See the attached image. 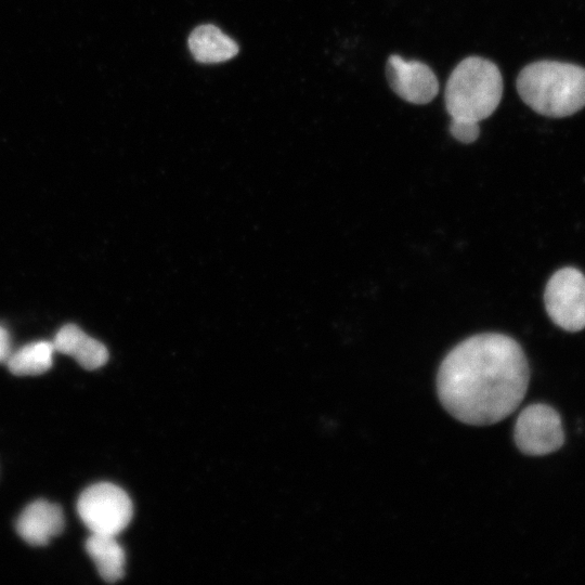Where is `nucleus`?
Returning a JSON list of instances; mask_svg holds the SVG:
<instances>
[{
	"label": "nucleus",
	"instance_id": "obj_1",
	"mask_svg": "<svg viewBox=\"0 0 585 585\" xmlns=\"http://www.w3.org/2000/svg\"><path fill=\"white\" fill-rule=\"evenodd\" d=\"M526 356L511 337L498 333L473 335L455 346L437 375L442 406L471 426L496 424L514 413L525 396Z\"/></svg>",
	"mask_w": 585,
	"mask_h": 585
},
{
	"label": "nucleus",
	"instance_id": "obj_2",
	"mask_svg": "<svg viewBox=\"0 0 585 585\" xmlns=\"http://www.w3.org/2000/svg\"><path fill=\"white\" fill-rule=\"evenodd\" d=\"M517 90L536 113L567 117L585 106V68L558 61H537L520 72Z\"/></svg>",
	"mask_w": 585,
	"mask_h": 585
},
{
	"label": "nucleus",
	"instance_id": "obj_3",
	"mask_svg": "<svg viewBox=\"0 0 585 585\" xmlns=\"http://www.w3.org/2000/svg\"><path fill=\"white\" fill-rule=\"evenodd\" d=\"M503 95L498 67L480 56L464 58L451 73L444 92L452 119L479 122L491 116Z\"/></svg>",
	"mask_w": 585,
	"mask_h": 585
},
{
	"label": "nucleus",
	"instance_id": "obj_4",
	"mask_svg": "<svg viewBox=\"0 0 585 585\" xmlns=\"http://www.w3.org/2000/svg\"><path fill=\"white\" fill-rule=\"evenodd\" d=\"M77 511L91 533L116 536L130 523L133 507L121 487L101 482L80 494Z\"/></svg>",
	"mask_w": 585,
	"mask_h": 585
},
{
	"label": "nucleus",
	"instance_id": "obj_5",
	"mask_svg": "<svg viewBox=\"0 0 585 585\" xmlns=\"http://www.w3.org/2000/svg\"><path fill=\"white\" fill-rule=\"evenodd\" d=\"M546 311L551 321L568 332L585 327V275L572 266L556 271L544 294Z\"/></svg>",
	"mask_w": 585,
	"mask_h": 585
},
{
	"label": "nucleus",
	"instance_id": "obj_6",
	"mask_svg": "<svg viewBox=\"0 0 585 585\" xmlns=\"http://www.w3.org/2000/svg\"><path fill=\"white\" fill-rule=\"evenodd\" d=\"M514 438L523 454L542 456L556 452L564 442L561 418L548 405H529L517 418Z\"/></svg>",
	"mask_w": 585,
	"mask_h": 585
},
{
	"label": "nucleus",
	"instance_id": "obj_7",
	"mask_svg": "<svg viewBox=\"0 0 585 585\" xmlns=\"http://www.w3.org/2000/svg\"><path fill=\"white\" fill-rule=\"evenodd\" d=\"M386 74L391 89L404 101L427 104L439 92V81L432 69L419 61H405L400 55H390Z\"/></svg>",
	"mask_w": 585,
	"mask_h": 585
},
{
	"label": "nucleus",
	"instance_id": "obj_8",
	"mask_svg": "<svg viewBox=\"0 0 585 585\" xmlns=\"http://www.w3.org/2000/svg\"><path fill=\"white\" fill-rule=\"evenodd\" d=\"M62 508L44 499L30 503L16 520L17 534L32 546H44L63 532Z\"/></svg>",
	"mask_w": 585,
	"mask_h": 585
},
{
	"label": "nucleus",
	"instance_id": "obj_9",
	"mask_svg": "<svg viewBox=\"0 0 585 585\" xmlns=\"http://www.w3.org/2000/svg\"><path fill=\"white\" fill-rule=\"evenodd\" d=\"M52 343L56 352L73 356L81 367L89 370L100 368L108 360L106 347L75 324L62 326Z\"/></svg>",
	"mask_w": 585,
	"mask_h": 585
},
{
	"label": "nucleus",
	"instance_id": "obj_10",
	"mask_svg": "<svg viewBox=\"0 0 585 585\" xmlns=\"http://www.w3.org/2000/svg\"><path fill=\"white\" fill-rule=\"evenodd\" d=\"M188 48L200 63L225 62L238 53L237 43L212 24L197 26L188 37Z\"/></svg>",
	"mask_w": 585,
	"mask_h": 585
},
{
	"label": "nucleus",
	"instance_id": "obj_11",
	"mask_svg": "<svg viewBox=\"0 0 585 585\" xmlns=\"http://www.w3.org/2000/svg\"><path fill=\"white\" fill-rule=\"evenodd\" d=\"M84 547L104 581L114 583L123 576L126 556L115 536L92 533Z\"/></svg>",
	"mask_w": 585,
	"mask_h": 585
},
{
	"label": "nucleus",
	"instance_id": "obj_12",
	"mask_svg": "<svg viewBox=\"0 0 585 585\" xmlns=\"http://www.w3.org/2000/svg\"><path fill=\"white\" fill-rule=\"evenodd\" d=\"M54 352L52 341H35L13 351L6 365L16 376L41 375L51 368Z\"/></svg>",
	"mask_w": 585,
	"mask_h": 585
},
{
	"label": "nucleus",
	"instance_id": "obj_13",
	"mask_svg": "<svg viewBox=\"0 0 585 585\" xmlns=\"http://www.w3.org/2000/svg\"><path fill=\"white\" fill-rule=\"evenodd\" d=\"M450 132L461 143H472L478 139L480 133L479 122L452 119Z\"/></svg>",
	"mask_w": 585,
	"mask_h": 585
},
{
	"label": "nucleus",
	"instance_id": "obj_14",
	"mask_svg": "<svg viewBox=\"0 0 585 585\" xmlns=\"http://www.w3.org/2000/svg\"><path fill=\"white\" fill-rule=\"evenodd\" d=\"M12 352L10 334L5 327L0 325V363H6Z\"/></svg>",
	"mask_w": 585,
	"mask_h": 585
}]
</instances>
